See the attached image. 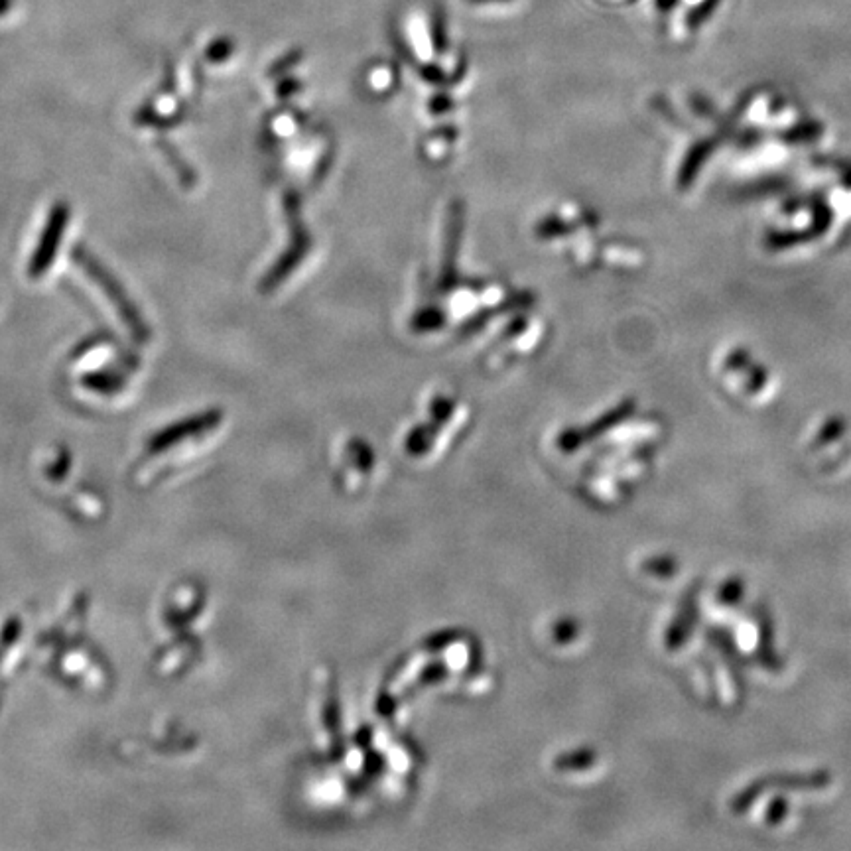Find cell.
<instances>
[{
    "label": "cell",
    "mask_w": 851,
    "mask_h": 851,
    "mask_svg": "<svg viewBox=\"0 0 851 851\" xmlns=\"http://www.w3.org/2000/svg\"><path fill=\"white\" fill-rule=\"evenodd\" d=\"M434 42H436V50L438 52H446L448 40H446V26H444V18L442 14L434 16Z\"/></svg>",
    "instance_id": "4"
},
{
    "label": "cell",
    "mask_w": 851,
    "mask_h": 851,
    "mask_svg": "<svg viewBox=\"0 0 851 851\" xmlns=\"http://www.w3.org/2000/svg\"><path fill=\"white\" fill-rule=\"evenodd\" d=\"M473 4H489V2H511V0H469Z\"/></svg>",
    "instance_id": "6"
},
{
    "label": "cell",
    "mask_w": 851,
    "mask_h": 851,
    "mask_svg": "<svg viewBox=\"0 0 851 851\" xmlns=\"http://www.w3.org/2000/svg\"><path fill=\"white\" fill-rule=\"evenodd\" d=\"M67 223H69V207H67V203H56L54 209H52V213H50V217H48V223H46V227L42 231V237H40V243L36 247V253H34L30 264H28V274L30 276L38 278V276H42L50 268V264L56 259V253H58V247L62 243V235L66 231Z\"/></svg>",
    "instance_id": "2"
},
{
    "label": "cell",
    "mask_w": 851,
    "mask_h": 851,
    "mask_svg": "<svg viewBox=\"0 0 851 851\" xmlns=\"http://www.w3.org/2000/svg\"><path fill=\"white\" fill-rule=\"evenodd\" d=\"M10 6H12V0H0V16L6 14L10 10Z\"/></svg>",
    "instance_id": "5"
},
{
    "label": "cell",
    "mask_w": 851,
    "mask_h": 851,
    "mask_svg": "<svg viewBox=\"0 0 851 851\" xmlns=\"http://www.w3.org/2000/svg\"><path fill=\"white\" fill-rule=\"evenodd\" d=\"M73 261L79 262L81 268L99 284V288L107 294V298L113 302L117 314L121 316L123 324L131 329V335L144 343L150 337V329L146 326L144 318L140 316V312L136 310V306L131 302V296L125 292V288L121 286V282L101 264L97 259H93L83 247H75L73 249Z\"/></svg>",
    "instance_id": "1"
},
{
    "label": "cell",
    "mask_w": 851,
    "mask_h": 851,
    "mask_svg": "<svg viewBox=\"0 0 851 851\" xmlns=\"http://www.w3.org/2000/svg\"><path fill=\"white\" fill-rule=\"evenodd\" d=\"M233 54V42L229 38H219L215 40L209 50H207V58L211 62H223Z\"/></svg>",
    "instance_id": "3"
}]
</instances>
